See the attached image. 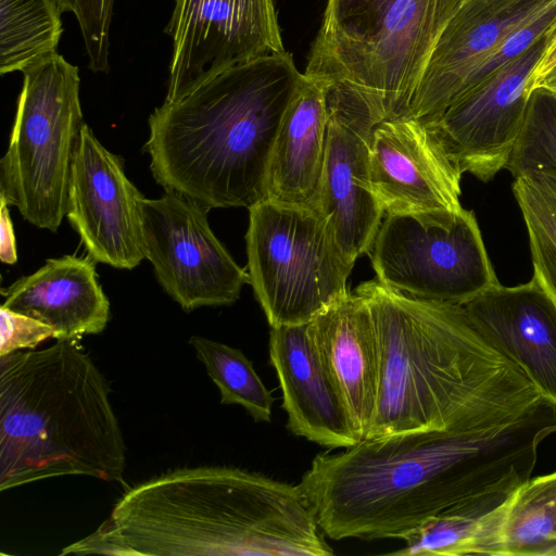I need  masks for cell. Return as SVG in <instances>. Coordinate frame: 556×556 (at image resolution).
Returning a JSON list of instances; mask_svg holds the SVG:
<instances>
[{
  "label": "cell",
  "mask_w": 556,
  "mask_h": 556,
  "mask_svg": "<svg viewBox=\"0 0 556 556\" xmlns=\"http://www.w3.org/2000/svg\"><path fill=\"white\" fill-rule=\"evenodd\" d=\"M553 433L556 409L543 403L490 430L367 438L343 452L317 454L299 484L327 538L401 539L463 501L518 488Z\"/></svg>",
  "instance_id": "cell-1"
},
{
  "label": "cell",
  "mask_w": 556,
  "mask_h": 556,
  "mask_svg": "<svg viewBox=\"0 0 556 556\" xmlns=\"http://www.w3.org/2000/svg\"><path fill=\"white\" fill-rule=\"evenodd\" d=\"M354 292L370 309L380 357L376 410L365 439L490 430L545 403L460 304L415 298L377 278Z\"/></svg>",
  "instance_id": "cell-2"
},
{
  "label": "cell",
  "mask_w": 556,
  "mask_h": 556,
  "mask_svg": "<svg viewBox=\"0 0 556 556\" xmlns=\"http://www.w3.org/2000/svg\"><path fill=\"white\" fill-rule=\"evenodd\" d=\"M302 76L286 51L165 100L149 117L146 143L155 181L207 210L265 200L274 143Z\"/></svg>",
  "instance_id": "cell-3"
},
{
  "label": "cell",
  "mask_w": 556,
  "mask_h": 556,
  "mask_svg": "<svg viewBox=\"0 0 556 556\" xmlns=\"http://www.w3.org/2000/svg\"><path fill=\"white\" fill-rule=\"evenodd\" d=\"M131 556H330L300 484L229 466L166 471L129 490L109 517Z\"/></svg>",
  "instance_id": "cell-4"
},
{
  "label": "cell",
  "mask_w": 556,
  "mask_h": 556,
  "mask_svg": "<svg viewBox=\"0 0 556 556\" xmlns=\"http://www.w3.org/2000/svg\"><path fill=\"white\" fill-rule=\"evenodd\" d=\"M78 341L0 356V491L63 476L123 481L111 389Z\"/></svg>",
  "instance_id": "cell-5"
},
{
  "label": "cell",
  "mask_w": 556,
  "mask_h": 556,
  "mask_svg": "<svg viewBox=\"0 0 556 556\" xmlns=\"http://www.w3.org/2000/svg\"><path fill=\"white\" fill-rule=\"evenodd\" d=\"M0 197L31 225L55 232L67 213L83 125L78 67L56 51L23 70Z\"/></svg>",
  "instance_id": "cell-6"
},
{
  "label": "cell",
  "mask_w": 556,
  "mask_h": 556,
  "mask_svg": "<svg viewBox=\"0 0 556 556\" xmlns=\"http://www.w3.org/2000/svg\"><path fill=\"white\" fill-rule=\"evenodd\" d=\"M464 0H392L374 16L320 28L304 75L364 93L381 119L407 114L447 22Z\"/></svg>",
  "instance_id": "cell-7"
},
{
  "label": "cell",
  "mask_w": 556,
  "mask_h": 556,
  "mask_svg": "<svg viewBox=\"0 0 556 556\" xmlns=\"http://www.w3.org/2000/svg\"><path fill=\"white\" fill-rule=\"evenodd\" d=\"M249 283L270 327L312 321L349 291L354 266L316 208L265 199L249 208Z\"/></svg>",
  "instance_id": "cell-8"
},
{
  "label": "cell",
  "mask_w": 556,
  "mask_h": 556,
  "mask_svg": "<svg viewBox=\"0 0 556 556\" xmlns=\"http://www.w3.org/2000/svg\"><path fill=\"white\" fill-rule=\"evenodd\" d=\"M368 254L379 281L419 299L463 304L500 283L472 210L384 215Z\"/></svg>",
  "instance_id": "cell-9"
},
{
  "label": "cell",
  "mask_w": 556,
  "mask_h": 556,
  "mask_svg": "<svg viewBox=\"0 0 556 556\" xmlns=\"http://www.w3.org/2000/svg\"><path fill=\"white\" fill-rule=\"evenodd\" d=\"M144 257L163 290L186 312L227 306L249 283V274L213 233L207 208L175 192L142 197Z\"/></svg>",
  "instance_id": "cell-10"
},
{
  "label": "cell",
  "mask_w": 556,
  "mask_h": 556,
  "mask_svg": "<svg viewBox=\"0 0 556 556\" xmlns=\"http://www.w3.org/2000/svg\"><path fill=\"white\" fill-rule=\"evenodd\" d=\"M553 33L463 93L440 114L421 121L462 174L469 173L488 182L505 168L527 112L532 73Z\"/></svg>",
  "instance_id": "cell-11"
},
{
  "label": "cell",
  "mask_w": 556,
  "mask_h": 556,
  "mask_svg": "<svg viewBox=\"0 0 556 556\" xmlns=\"http://www.w3.org/2000/svg\"><path fill=\"white\" fill-rule=\"evenodd\" d=\"M166 101L239 64L286 52L274 0H175Z\"/></svg>",
  "instance_id": "cell-12"
},
{
  "label": "cell",
  "mask_w": 556,
  "mask_h": 556,
  "mask_svg": "<svg viewBox=\"0 0 556 556\" xmlns=\"http://www.w3.org/2000/svg\"><path fill=\"white\" fill-rule=\"evenodd\" d=\"M323 83L328 132L316 210L344 256L354 264L368 254L384 216L372 190L369 167L370 134L381 117L356 88L339 81Z\"/></svg>",
  "instance_id": "cell-13"
},
{
  "label": "cell",
  "mask_w": 556,
  "mask_h": 556,
  "mask_svg": "<svg viewBox=\"0 0 556 556\" xmlns=\"http://www.w3.org/2000/svg\"><path fill=\"white\" fill-rule=\"evenodd\" d=\"M142 197L125 175L121 159L84 124L72 166L66 217L94 262L132 269L146 258Z\"/></svg>",
  "instance_id": "cell-14"
},
{
  "label": "cell",
  "mask_w": 556,
  "mask_h": 556,
  "mask_svg": "<svg viewBox=\"0 0 556 556\" xmlns=\"http://www.w3.org/2000/svg\"><path fill=\"white\" fill-rule=\"evenodd\" d=\"M370 180L384 215L458 213L462 173L425 124L413 116L384 118L371 129Z\"/></svg>",
  "instance_id": "cell-15"
},
{
  "label": "cell",
  "mask_w": 556,
  "mask_h": 556,
  "mask_svg": "<svg viewBox=\"0 0 556 556\" xmlns=\"http://www.w3.org/2000/svg\"><path fill=\"white\" fill-rule=\"evenodd\" d=\"M555 0H464L430 54L406 115L430 119L463 92L478 64Z\"/></svg>",
  "instance_id": "cell-16"
},
{
  "label": "cell",
  "mask_w": 556,
  "mask_h": 556,
  "mask_svg": "<svg viewBox=\"0 0 556 556\" xmlns=\"http://www.w3.org/2000/svg\"><path fill=\"white\" fill-rule=\"evenodd\" d=\"M269 363L277 374L287 429L328 450L362 439L312 339L308 323L270 327Z\"/></svg>",
  "instance_id": "cell-17"
},
{
  "label": "cell",
  "mask_w": 556,
  "mask_h": 556,
  "mask_svg": "<svg viewBox=\"0 0 556 556\" xmlns=\"http://www.w3.org/2000/svg\"><path fill=\"white\" fill-rule=\"evenodd\" d=\"M460 305L556 409V303L536 277L514 287L497 283Z\"/></svg>",
  "instance_id": "cell-18"
},
{
  "label": "cell",
  "mask_w": 556,
  "mask_h": 556,
  "mask_svg": "<svg viewBox=\"0 0 556 556\" xmlns=\"http://www.w3.org/2000/svg\"><path fill=\"white\" fill-rule=\"evenodd\" d=\"M314 344L363 440L377 403L380 357L370 309L357 293L348 292L308 323Z\"/></svg>",
  "instance_id": "cell-19"
},
{
  "label": "cell",
  "mask_w": 556,
  "mask_h": 556,
  "mask_svg": "<svg viewBox=\"0 0 556 556\" xmlns=\"http://www.w3.org/2000/svg\"><path fill=\"white\" fill-rule=\"evenodd\" d=\"M2 306L36 318L58 339L101 333L110 320V302L91 257L49 258L37 271L1 289Z\"/></svg>",
  "instance_id": "cell-20"
},
{
  "label": "cell",
  "mask_w": 556,
  "mask_h": 556,
  "mask_svg": "<svg viewBox=\"0 0 556 556\" xmlns=\"http://www.w3.org/2000/svg\"><path fill=\"white\" fill-rule=\"evenodd\" d=\"M328 132L325 84L303 74L271 151L266 199L316 208Z\"/></svg>",
  "instance_id": "cell-21"
},
{
  "label": "cell",
  "mask_w": 556,
  "mask_h": 556,
  "mask_svg": "<svg viewBox=\"0 0 556 556\" xmlns=\"http://www.w3.org/2000/svg\"><path fill=\"white\" fill-rule=\"evenodd\" d=\"M514 490L477 495L427 518L400 539L405 547L391 554L500 556L506 506Z\"/></svg>",
  "instance_id": "cell-22"
},
{
  "label": "cell",
  "mask_w": 556,
  "mask_h": 556,
  "mask_svg": "<svg viewBox=\"0 0 556 556\" xmlns=\"http://www.w3.org/2000/svg\"><path fill=\"white\" fill-rule=\"evenodd\" d=\"M500 556H556V471L530 477L510 494Z\"/></svg>",
  "instance_id": "cell-23"
},
{
  "label": "cell",
  "mask_w": 556,
  "mask_h": 556,
  "mask_svg": "<svg viewBox=\"0 0 556 556\" xmlns=\"http://www.w3.org/2000/svg\"><path fill=\"white\" fill-rule=\"evenodd\" d=\"M56 0H0V73L23 72L55 52L63 33Z\"/></svg>",
  "instance_id": "cell-24"
},
{
  "label": "cell",
  "mask_w": 556,
  "mask_h": 556,
  "mask_svg": "<svg viewBox=\"0 0 556 556\" xmlns=\"http://www.w3.org/2000/svg\"><path fill=\"white\" fill-rule=\"evenodd\" d=\"M513 192L526 225L533 276L556 303V175L528 173Z\"/></svg>",
  "instance_id": "cell-25"
},
{
  "label": "cell",
  "mask_w": 556,
  "mask_h": 556,
  "mask_svg": "<svg viewBox=\"0 0 556 556\" xmlns=\"http://www.w3.org/2000/svg\"><path fill=\"white\" fill-rule=\"evenodd\" d=\"M189 343L220 392V403L241 405L256 422H269L275 399L252 362L227 344L192 336Z\"/></svg>",
  "instance_id": "cell-26"
},
{
  "label": "cell",
  "mask_w": 556,
  "mask_h": 556,
  "mask_svg": "<svg viewBox=\"0 0 556 556\" xmlns=\"http://www.w3.org/2000/svg\"><path fill=\"white\" fill-rule=\"evenodd\" d=\"M505 168L514 178L528 173L556 175V97L546 89L531 91L520 132Z\"/></svg>",
  "instance_id": "cell-27"
},
{
  "label": "cell",
  "mask_w": 556,
  "mask_h": 556,
  "mask_svg": "<svg viewBox=\"0 0 556 556\" xmlns=\"http://www.w3.org/2000/svg\"><path fill=\"white\" fill-rule=\"evenodd\" d=\"M61 12H72L79 25L93 73H108L110 26L115 0H56Z\"/></svg>",
  "instance_id": "cell-28"
},
{
  "label": "cell",
  "mask_w": 556,
  "mask_h": 556,
  "mask_svg": "<svg viewBox=\"0 0 556 556\" xmlns=\"http://www.w3.org/2000/svg\"><path fill=\"white\" fill-rule=\"evenodd\" d=\"M0 320V356L34 349L45 340L55 338V332L49 325L2 305Z\"/></svg>",
  "instance_id": "cell-29"
},
{
  "label": "cell",
  "mask_w": 556,
  "mask_h": 556,
  "mask_svg": "<svg viewBox=\"0 0 556 556\" xmlns=\"http://www.w3.org/2000/svg\"><path fill=\"white\" fill-rule=\"evenodd\" d=\"M121 555L131 556L129 549L121 541L113 525L108 518L88 536L65 546L60 555Z\"/></svg>",
  "instance_id": "cell-30"
},
{
  "label": "cell",
  "mask_w": 556,
  "mask_h": 556,
  "mask_svg": "<svg viewBox=\"0 0 556 556\" xmlns=\"http://www.w3.org/2000/svg\"><path fill=\"white\" fill-rule=\"evenodd\" d=\"M392 0H328L320 28L367 20Z\"/></svg>",
  "instance_id": "cell-31"
},
{
  "label": "cell",
  "mask_w": 556,
  "mask_h": 556,
  "mask_svg": "<svg viewBox=\"0 0 556 556\" xmlns=\"http://www.w3.org/2000/svg\"><path fill=\"white\" fill-rule=\"evenodd\" d=\"M0 260L13 265L17 262L16 241L9 204L0 197Z\"/></svg>",
  "instance_id": "cell-32"
},
{
  "label": "cell",
  "mask_w": 556,
  "mask_h": 556,
  "mask_svg": "<svg viewBox=\"0 0 556 556\" xmlns=\"http://www.w3.org/2000/svg\"><path fill=\"white\" fill-rule=\"evenodd\" d=\"M556 65V30L549 38V41L544 50L543 55L538 62L532 73V87L536 80L545 75L553 66Z\"/></svg>",
  "instance_id": "cell-33"
},
{
  "label": "cell",
  "mask_w": 556,
  "mask_h": 556,
  "mask_svg": "<svg viewBox=\"0 0 556 556\" xmlns=\"http://www.w3.org/2000/svg\"><path fill=\"white\" fill-rule=\"evenodd\" d=\"M535 88H544L556 97V65L535 81L532 90Z\"/></svg>",
  "instance_id": "cell-34"
}]
</instances>
